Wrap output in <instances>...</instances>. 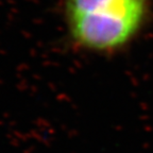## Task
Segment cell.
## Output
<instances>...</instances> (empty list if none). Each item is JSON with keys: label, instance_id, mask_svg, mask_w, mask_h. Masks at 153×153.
<instances>
[{"label": "cell", "instance_id": "6da1fadb", "mask_svg": "<svg viewBox=\"0 0 153 153\" xmlns=\"http://www.w3.org/2000/svg\"><path fill=\"white\" fill-rule=\"evenodd\" d=\"M149 0H65L74 42L86 50L110 52L131 42L147 17Z\"/></svg>", "mask_w": 153, "mask_h": 153}]
</instances>
